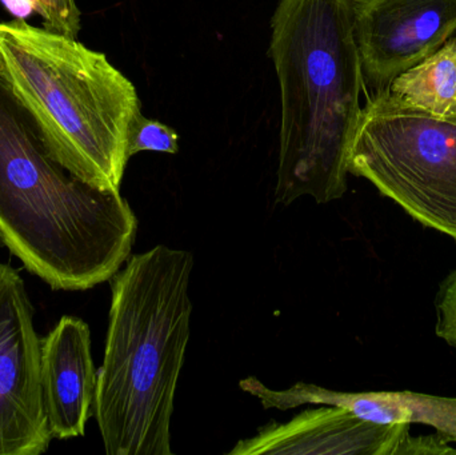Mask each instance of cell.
Here are the masks:
<instances>
[{
	"label": "cell",
	"mask_w": 456,
	"mask_h": 455,
	"mask_svg": "<svg viewBox=\"0 0 456 455\" xmlns=\"http://www.w3.org/2000/svg\"><path fill=\"white\" fill-rule=\"evenodd\" d=\"M136 232L127 200L63 167L0 77L2 245L53 290L86 291L119 272Z\"/></svg>",
	"instance_id": "cell-1"
},
{
	"label": "cell",
	"mask_w": 456,
	"mask_h": 455,
	"mask_svg": "<svg viewBox=\"0 0 456 455\" xmlns=\"http://www.w3.org/2000/svg\"><path fill=\"white\" fill-rule=\"evenodd\" d=\"M362 0H279L270 56L281 88L275 200L318 203L347 191L364 77L356 42Z\"/></svg>",
	"instance_id": "cell-2"
},
{
	"label": "cell",
	"mask_w": 456,
	"mask_h": 455,
	"mask_svg": "<svg viewBox=\"0 0 456 455\" xmlns=\"http://www.w3.org/2000/svg\"><path fill=\"white\" fill-rule=\"evenodd\" d=\"M190 251L155 246L112 277L94 416L109 455H173L171 417L190 339Z\"/></svg>",
	"instance_id": "cell-3"
},
{
	"label": "cell",
	"mask_w": 456,
	"mask_h": 455,
	"mask_svg": "<svg viewBox=\"0 0 456 455\" xmlns=\"http://www.w3.org/2000/svg\"><path fill=\"white\" fill-rule=\"evenodd\" d=\"M0 77L63 167L120 192L142 106L135 85L103 53L16 18L0 23Z\"/></svg>",
	"instance_id": "cell-4"
},
{
	"label": "cell",
	"mask_w": 456,
	"mask_h": 455,
	"mask_svg": "<svg viewBox=\"0 0 456 455\" xmlns=\"http://www.w3.org/2000/svg\"><path fill=\"white\" fill-rule=\"evenodd\" d=\"M348 173L456 242V114L439 117L390 88L362 110Z\"/></svg>",
	"instance_id": "cell-5"
},
{
	"label": "cell",
	"mask_w": 456,
	"mask_h": 455,
	"mask_svg": "<svg viewBox=\"0 0 456 455\" xmlns=\"http://www.w3.org/2000/svg\"><path fill=\"white\" fill-rule=\"evenodd\" d=\"M40 358L42 338L23 278L0 262V455H40L50 448Z\"/></svg>",
	"instance_id": "cell-6"
},
{
	"label": "cell",
	"mask_w": 456,
	"mask_h": 455,
	"mask_svg": "<svg viewBox=\"0 0 456 455\" xmlns=\"http://www.w3.org/2000/svg\"><path fill=\"white\" fill-rule=\"evenodd\" d=\"M456 31V0H362L355 35L372 93L436 53Z\"/></svg>",
	"instance_id": "cell-7"
},
{
	"label": "cell",
	"mask_w": 456,
	"mask_h": 455,
	"mask_svg": "<svg viewBox=\"0 0 456 455\" xmlns=\"http://www.w3.org/2000/svg\"><path fill=\"white\" fill-rule=\"evenodd\" d=\"M409 425L367 421L339 406L308 409L287 422H270L230 455H395Z\"/></svg>",
	"instance_id": "cell-8"
},
{
	"label": "cell",
	"mask_w": 456,
	"mask_h": 455,
	"mask_svg": "<svg viewBox=\"0 0 456 455\" xmlns=\"http://www.w3.org/2000/svg\"><path fill=\"white\" fill-rule=\"evenodd\" d=\"M40 373L51 435L56 440L83 437L94 414L98 382L85 321L64 315L42 338Z\"/></svg>",
	"instance_id": "cell-9"
},
{
	"label": "cell",
	"mask_w": 456,
	"mask_h": 455,
	"mask_svg": "<svg viewBox=\"0 0 456 455\" xmlns=\"http://www.w3.org/2000/svg\"><path fill=\"white\" fill-rule=\"evenodd\" d=\"M254 394L265 409L289 410L308 403L339 406L375 424L428 425L456 443V398L411 392H334L305 382L281 392L257 384Z\"/></svg>",
	"instance_id": "cell-10"
},
{
	"label": "cell",
	"mask_w": 456,
	"mask_h": 455,
	"mask_svg": "<svg viewBox=\"0 0 456 455\" xmlns=\"http://www.w3.org/2000/svg\"><path fill=\"white\" fill-rule=\"evenodd\" d=\"M390 91L431 114H456V37L399 75L391 83Z\"/></svg>",
	"instance_id": "cell-11"
},
{
	"label": "cell",
	"mask_w": 456,
	"mask_h": 455,
	"mask_svg": "<svg viewBox=\"0 0 456 455\" xmlns=\"http://www.w3.org/2000/svg\"><path fill=\"white\" fill-rule=\"evenodd\" d=\"M16 18L37 13L43 26L53 31L77 37L80 29V11L75 0H3Z\"/></svg>",
	"instance_id": "cell-12"
},
{
	"label": "cell",
	"mask_w": 456,
	"mask_h": 455,
	"mask_svg": "<svg viewBox=\"0 0 456 455\" xmlns=\"http://www.w3.org/2000/svg\"><path fill=\"white\" fill-rule=\"evenodd\" d=\"M178 141V134L174 128L141 115L131 130L128 154L130 157L142 151L176 154L179 151Z\"/></svg>",
	"instance_id": "cell-13"
},
{
	"label": "cell",
	"mask_w": 456,
	"mask_h": 455,
	"mask_svg": "<svg viewBox=\"0 0 456 455\" xmlns=\"http://www.w3.org/2000/svg\"><path fill=\"white\" fill-rule=\"evenodd\" d=\"M436 334L456 349V270L442 288Z\"/></svg>",
	"instance_id": "cell-14"
},
{
	"label": "cell",
	"mask_w": 456,
	"mask_h": 455,
	"mask_svg": "<svg viewBox=\"0 0 456 455\" xmlns=\"http://www.w3.org/2000/svg\"><path fill=\"white\" fill-rule=\"evenodd\" d=\"M450 443L449 438L439 433L423 437H411L407 433L399 443L395 455H456V449L452 448Z\"/></svg>",
	"instance_id": "cell-15"
}]
</instances>
